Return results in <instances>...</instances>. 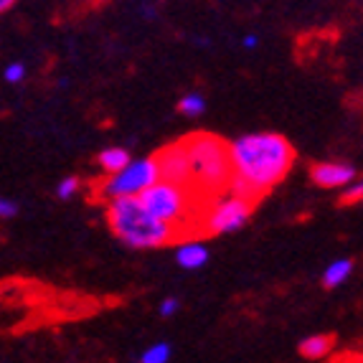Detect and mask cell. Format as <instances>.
I'll return each instance as SVG.
<instances>
[{
  "label": "cell",
  "instance_id": "obj_4",
  "mask_svg": "<svg viewBox=\"0 0 363 363\" xmlns=\"http://www.w3.org/2000/svg\"><path fill=\"white\" fill-rule=\"evenodd\" d=\"M255 206L257 201L242 199L234 194H221L206 201L203 211H201V236L229 234V231L242 229L255 213Z\"/></svg>",
  "mask_w": 363,
  "mask_h": 363
},
{
  "label": "cell",
  "instance_id": "obj_1",
  "mask_svg": "<svg viewBox=\"0 0 363 363\" xmlns=\"http://www.w3.org/2000/svg\"><path fill=\"white\" fill-rule=\"evenodd\" d=\"M231 173L255 188L264 199L277 183L285 181L295 163V147L277 133H255L229 145Z\"/></svg>",
  "mask_w": 363,
  "mask_h": 363
},
{
  "label": "cell",
  "instance_id": "obj_15",
  "mask_svg": "<svg viewBox=\"0 0 363 363\" xmlns=\"http://www.w3.org/2000/svg\"><path fill=\"white\" fill-rule=\"evenodd\" d=\"M79 186H82L79 178H67V181L59 183V191H56V194H59V199H72V196L79 191Z\"/></svg>",
  "mask_w": 363,
  "mask_h": 363
},
{
  "label": "cell",
  "instance_id": "obj_13",
  "mask_svg": "<svg viewBox=\"0 0 363 363\" xmlns=\"http://www.w3.org/2000/svg\"><path fill=\"white\" fill-rule=\"evenodd\" d=\"M168 358H170V345L157 343V345H152V348H147V351L140 356V361L143 363H165Z\"/></svg>",
  "mask_w": 363,
  "mask_h": 363
},
{
  "label": "cell",
  "instance_id": "obj_3",
  "mask_svg": "<svg viewBox=\"0 0 363 363\" xmlns=\"http://www.w3.org/2000/svg\"><path fill=\"white\" fill-rule=\"evenodd\" d=\"M188 152V173H191V191L203 201L226 194V183L231 176L229 145L216 135L194 133L183 138Z\"/></svg>",
  "mask_w": 363,
  "mask_h": 363
},
{
  "label": "cell",
  "instance_id": "obj_17",
  "mask_svg": "<svg viewBox=\"0 0 363 363\" xmlns=\"http://www.w3.org/2000/svg\"><path fill=\"white\" fill-rule=\"evenodd\" d=\"M18 213V203L11 199H0V218H13Z\"/></svg>",
  "mask_w": 363,
  "mask_h": 363
},
{
  "label": "cell",
  "instance_id": "obj_20",
  "mask_svg": "<svg viewBox=\"0 0 363 363\" xmlns=\"http://www.w3.org/2000/svg\"><path fill=\"white\" fill-rule=\"evenodd\" d=\"M257 43H259V38H257V36H247V38H244V46H247V49H255Z\"/></svg>",
  "mask_w": 363,
  "mask_h": 363
},
{
  "label": "cell",
  "instance_id": "obj_9",
  "mask_svg": "<svg viewBox=\"0 0 363 363\" xmlns=\"http://www.w3.org/2000/svg\"><path fill=\"white\" fill-rule=\"evenodd\" d=\"M333 345H335L333 335H325V333L310 335V338H305L303 343H300V353H303L305 358H313V361H318V358L330 356Z\"/></svg>",
  "mask_w": 363,
  "mask_h": 363
},
{
  "label": "cell",
  "instance_id": "obj_11",
  "mask_svg": "<svg viewBox=\"0 0 363 363\" xmlns=\"http://www.w3.org/2000/svg\"><path fill=\"white\" fill-rule=\"evenodd\" d=\"M99 168H102V173H117L120 168H125V165L130 163V155L128 150H122V147H109V150L99 152L97 157Z\"/></svg>",
  "mask_w": 363,
  "mask_h": 363
},
{
  "label": "cell",
  "instance_id": "obj_16",
  "mask_svg": "<svg viewBox=\"0 0 363 363\" xmlns=\"http://www.w3.org/2000/svg\"><path fill=\"white\" fill-rule=\"evenodd\" d=\"M23 79H26L23 64H11V67L6 69V82H11V84H18V82H23Z\"/></svg>",
  "mask_w": 363,
  "mask_h": 363
},
{
  "label": "cell",
  "instance_id": "obj_18",
  "mask_svg": "<svg viewBox=\"0 0 363 363\" xmlns=\"http://www.w3.org/2000/svg\"><path fill=\"white\" fill-rule=\"evenodd\" d=\"M178 308H181V303H178L176 297H168V300H163V305H160V315H176L178 313Z\"/></svg>",
  "mask_w": 363,
  "mask_h": 363
},
{
  "label": "cell",
  "instance_id": "obj_5",
  "mask_svg": "<svg viewBox=\"0 0 363 363\" xmlns=\"http://www.w3.org/2000/svg\"><path fill=\"white\" fill-rule=\"evenodd\" d=\"M157 181V165L152 157L147 160H130L117 173H109V178L94 183V199L109 201L117 196H138L143 188L152 186Z\"/></svg>",
  "mask_w": 363,
  "mask_h": 363
},
{
  "label": "cell",
  "instance_id": "obj_14",
  "mask_svg": "<svg viewBox=\"0 0 363 363\" xmlns=\"http://www.w3.org/2000/svg\"><path fill=\"white\" fill-rule=\"evenodd\" d=\"M351 186V183H348ZM363 199V186L361 183H353L351 188H345L343 196H340V206H356V203H361Z\"/></svg>",
  "mask_w": 363,
  "mask_h": 363
},
{
  "label": "cell",
  "instance_id": "obj_8",
  "mask_svg": "<svg viewBox=\"0 0 363 363\" xmlns=\"http://www.w3.org/2000/svg\"><path fill=\"white\" fill-rule=\"evenodd\" d=\"M176 259L183 269H199L208 262V249L199 242H181Z\"/></svg>",
  "mask_w": 363,
  "mask_h": 363
},
{
  "label": "cell",
  "instance_id": "obj_19",
  "mask_svg": "<svg viewBox=\"0 0 363 363\" xmlns=\"http://www.w3.org/2000/svg\"><path fill=\"white\" fill-rule=\"evenodd\" d=\"M16 3H18V0H0V13H6L8 8H13Z\"/></svg>",
  "mask_w": 363,
  "mask_h": 363
},
{
  "label": "cell",
  "instance_id": "obj_6",
  "mask_svg": "<svg viewBox=\"0 0 363 363\" xmlns=\"http://www.w3.org/2000/svg\"><path fill=\"white\" fill-rule=\"evenodd\" d=\"M157 165V178L168 183H176V186L191 188V173H188V152H186V143L176 140L170 145L160 147V150L152 155Z\"/></svg>",
  "mask_w": 363,
  "mask_h": 363
},
{
  "label": "cell",
  "instance_id": "obj_2",
  "mask_svg": "<svg viewBox=\"0 0 363 363\" xmlns=\"http://www.w3.org/2000/svg\"><path fill=\"white\" fill-rule=\"evenodd\" d=\"M107 224L112 234L133 249H155L178 242L176 229L168 221L152 216L138 196H117L109 199Z\"/></svg>",
  "mask_w": 363,
  "mask_h": 363
},
{
  "label": "cell",
  "instance_id": "obj_7",
  "mask_svg": "<svg viewBox=\"0 0 363 363\" xmlns=\"http://www.w3.org/2000/svg\"><path fill=\"white\" fill-rule=\"evenodd\" d=\"M356 178V168L345 163H315L310 168V181L320 188H340Z\"/></svg>",
  "mask_w": 363,
  "mask_h": 363
},
{
  "label": "cell",
  "instance_id": "obj_10",
  "mask_svg": "<svg viewBox=\"0 0 363 363\" xmlns=\"http://www.w3.org/2000/svg\"><path fill=\"white\" fill-rule=\"evenodd\" d=\"M351 269H353L351 259L333 262V264L325 269V274H323V287H325V290H333V287L343 285L345 279H348V274H351Z\"/></svg>",
  "mask_w": 363,
  "mask_h": 363
},
{
  "label": "cell",
  "instance_id": "obj_12",
  "mask_svg": "<svg viewBox=\"0 0 363 363\" xmlns=\"http://www.w3.org/2000/svg\"><path fill=\"white\" fill-rule=\"evenodd\" d=\"M178 109L188 117H199L201 112L206 109V99L201 97V94H186V97L181 99V104H178Z\"/></svg>",
  "mask_w": 363,
  "mask_h": 363
}]
</instances>
